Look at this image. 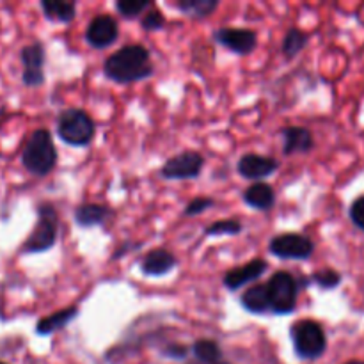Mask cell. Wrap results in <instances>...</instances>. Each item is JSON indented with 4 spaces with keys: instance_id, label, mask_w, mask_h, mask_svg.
<instances>
[{
    "instance_id": "cell-13",
    "label": "cell",
    "mask_w": 364,
    "mask_h": 364,
    "mask_svg": "<svg viewBox=\"0 0 364 364\" xmlns=\"http://www.w3.org/2000/svg\"><path fill=\"white\" fill-rule=\"evenodd\" d=\"M267 269H269V263L262 258H256L252 262H247L244 265L233 267V269L228 270L223 277V284L230 291H238L245 284L258 281L267 272Z\"/></svg>"
},
{
    "instance_id": "cell-30",
    "label": "cell",
    "mask_w": 364,
    "mask_h": 364,
    "mask_svg": "<svg viewBox=\"0 0 364 364\" xmlns=\"http://www.w3.org/2000/svg\"><path fill=\"white\" fill-rule=\"evenodd\" d=\"M162 354L171 359H185L188 355V348L180 343H169L166 348H164Z\"/></svg>"
},
{
    "instance_id": "cell-21",
    "label": "cell",
    "mask_w": 364,
    "mask_h": 364,
    "mask_svg": "<svg viewBox=\"0 0 364 364\" xmlns=\"http://www.w3.org/2000/svg\"><path fill=\"white\" fill-rule=\"evenodd\" d=\"M174 6L185 16L205 20V18L212 16L215 13L217 7H219V0H178Z\"/></svg>"
},
{
    "instance_id": "cell-7",
    "label": "cell",
    "mask_w": 364,
    "mask_h": 364,
    "mask_svg": "<svg viewBox=\"0 0 364 364\" xmlns=\"http://www.w3.org/2000/svg\"><path fill=\"white\" fill-rule=\"evenodd\" d=\"M205 167V159L198 151H181L171 156L160 167V176L169 181H187L196 180Z\"/></svg>"
},
{
    "instance_id": "cell-27",
    "label": "cell",
    "mask_w": 364,
    "mask_h": 364,
    "mask_svg": "<svg viewBox=\"0 0 364 364\" xmlns=\"http://www.w3.org/2000/svg\"><path fill=\"white\" fill-rule=\"evenodd\" d=\"M166 23H167L166 16H164V13L156 6H153L151 9H149L148 13H146L144 16L141 18L142 28H144V31H148V32L162 31V28L166 27Z\"/></svg>"
},
{
    "instance_id": "cell-35",
    "label": "cell",
    "mask_w": 364,
    "mask_h": 364,
    "mask_svg": "<svg viewBox=\"0 0 364 364\" xmlns=\"http://www.w3.org/2000/svg\"><path fill=\"white\" fill-rule=\"evenodd\" d=\"M0 364H6V363H2V361H0Z\"/></svg>"
},
{
    "instance_id": "cell-22",
    "label": "cell",
    "mask_w": 364,
    "mask_h": 364,
    "mask_svg": "<svg viewBox=\"0 0 364 364\" xmlns=\"http://www.w3.org/2000/svg\"><path fill=\"white\" fill-rule=\"evenodd\" d=\"M191 352L199 364H217L223 361L220 345L215 340H208V338H201V340L194 341Z\"/></svg>"
},
{
    "instance_id": "cell-25",
    "label": "cell",
    "mask_w": 364,
    "mask_h": 364,
    "mask_svg": "<svg viewBox=\"0 0 364 364\" xmlns=\"http://www.w3.org/2000/svg\"><path fill=\"white\" fill-rule=\"evenodd\" d=\"M242 233V223L237 219H223L215 220L210 226H206V237H237Z\"/></svg>"
},
{
    "instance_id": "cell-11",
    "label": "cell",
    "mask_w": 364,
    "mask_h": 364,
    "mask_svg": "<svg viewBox=\"0 0 364 364\" xmlns=\"http://www.w3.org/2000/svg\"><path fill=\"white\" fill-rule=\"evenodd\" d=\"M279 166V160L274 159V156L259 155V153H245L237 162V171L244 180L258 183V181L276 174Z\"/></svg>"
},
{
    "instance_id": "cell-19",
    "label": "cell",
    "mask_w": 364,
    "mask_h": 364,
    "mask_svg": "<svg viewBox=\"0 0 364 364\" xmlns=\"http://www.w3.org/2000/svg\"><path fill=\"white\" fill-rule=\"evenodd\" d=\"M78 316V306H70V308H64L60 311L52 313V315L45 316V318L39 320L36 323V334L39 336H50L53 333H59L70 322H73Z\"/></svg>"
},
{
    "instance_id": "cell-18",
    "label": "cell",
    "mask_w": 364,
    "mask_h": 364,
    "mask_svg": "<svg viewBox=\"0 0 364 364\" xmlns=\"http://www.w3.org/2000/svg\"><path fill=\"white\" fill-rule=\"evenodd\" d=\"M240 304L251 315H267V313H270V299L269 290H267V283L249 287L242 294Z\"/></svg>"
},
{
    "instance_id": "cell-12",
    "label": "cell",
    "mask_w": 364,
    "mask_h": 364,
    "mask_svg": "<svg viewBox=\"0 0 364 364\" xmlns=\"http://www.w3.org/2000/svg\"><path fill=\"white\" fill-rule=\"evenodd\" d=\"M117 38H119V25L110 14H98L89 21L85 28V41L96 50L109 48L112 43L117 41Z\"/></svg>"
},
{
    "instance_id": "cell-31",
    "label": "cell",
    "mask_w": 364,
    "mask_h": 364,
    "mask_svg": "<svg viewBox=\"0 0 364 364\" xmlns=\"http://www.w3.org/2000/svg\"><path fill=\"white\" fill-rule=\"evenodd\" d=\"M142 244H132V242H124V244H121L119 247L116 249V252H114V259H119L121 256L127 255V252H130L132 249H141Z\"/></svg>"
},
{
    "instance_id": "cell-5",
    "label": "cell",
    "mask_w": 364,
    "mask_h": 364,
    "mask_svg": "<svg viewBox=\"0 0 364 364\" xmlns=\"http://www.w3.org/2000/svg\"><path fill=\"white\" fill-rule=\"evenodd\" d=\"M295 355L302 361H315L327 350V336L323 327L315 320H299L290 329Z\"/></svg>"
},
{
    "instance_id": "cell-8",
    "label": "cell",
    "mask_w": 364,
    "mask_h": 364,
    "mask_svg": "<svg viewBox=\"0 0 364 364\" xmlns=\"http://www.w3.org/2000/svg\"><path fill=\"white\" fill-rule=\"evenodd\" d=\"M270 255L279 259H309L315 252V244L309 237L301 233H281L270 240Z\"/></svg>"
},
{
    "instance_id": "cell-23",
    "label": "cell",
    "mask_w": 364,
    "mask_h": 364,
    "mask_svg": "<svg viewBox=\"0 0 364 364\" xmlns=\"http://www.w3.org/2000/svg\"><path fill=\"white\" fill-rule=\"evenodd\" d=\"M308 43H309L308 32L301 31V28L297 27H291L283 38V45H281L283 55L287 57V59H294V57H297L299 53L308 46Z\"/></svg>"
},
{
    "instance_id": "cell-9",
    "label": "cell",
    "mask_w": 364,
    "mask_h": 364,
    "mask_svg": "<svg viewBox=\"0 0 364 364\" xmlns=\"http://www.w3.org/2000/svg\"><path fill=\"white\" fill-rule=\"evenodd\" d=\"M20 60L23 71H21V84L25 87H41L45 84V63L46 50L41 41H34L23 46L20 52Z\"/></svg>"
},
{
    "instance_id": "cell-29",
    "label": "cell",
    "mask_w": 364,
    "mask_h": 364,
    "mask_svg": "<svg viewBox=\"0 0 364 364\" xmlns=\"http://www.w3.org/2000/svg\"><path fill=\"white\" fill-rule=\"evenodd\" d=\"M350 220L355 228L364 231V196H359L350 206Z\"/></svg>"
},
{
    "instance_id": "cell-10",
    "label": "cell",
    "mask_w": 364,
    "mask_h": 364,
    "mask_svg": "<svg viewBox=\"0 0 364 364\" xmlns=\"http://www.w3.org/2000/svg\"><path fill=\"white\" fill-rule=\"evenodd\" d=\"M213 41L237 55H249L258 46V34L245 27H220L213 32Z\"/></svg>"
},
{
    "instance_id": "cell-24",
    "label": "cell",
    "mask_w": 364,
    "mask_h": 364,
    "mask_svg": "<svg viewBox=\"0 0 364 364\" xmlns=\"http://www.w3.org/2000/svg\"><path fill=\"white\" fill-rule=\"evenodd\" d=\"M155 6L149 0H117L114 4L117 13L124 18V20H139V18L144 16L151 7Z\"/></svg>"
},
{
    "instance_id": "cell-20",
    "label": "cell",
    "mask_w": 364,
    "mask_h": 364,
    "mask_svg": "<svg viewBox=\"0 0 364 364\" xmlns=\"http://www.w3.org/2000/svg\"><path fill=\"white\" fill-rule=\"evenodd\" d=\"M43 14L48 21L55 23H71L77 16V2H68V0H41Z\"/></svg>"
},
{
    "instance_id": "cell-4",
    "label": "cell",
    "mask_w": 364,
    "mask_h": 364,
    "mask_svg": "<svg viewBox=\"0 0 364 364\" xmlns=\"http://www.w3.org/2000/svg\"><path fill=\"white\" fill-rule=\"evenodd\" d=\"M57 135L73 148H85L96 135V123L85 110L66 109L57 117Z\"/></svg>"
},
{
    "instance_id": "cell-28",
    "label": "cell",
    "mask_w": 364,
    "mask_h": 364,
    "mask_svg": "<svg viewBox=\"0 0 364 364\" xmlns=\"http://www.w3.org/2000/svg\"><path fill=\"white\" fill-rule=\"evenodd\" d=\"M213 206V199L212 198H194L191 199L187 206L183 210L185 217H194V215H201L203 212H206L208 208Z\"/></svg>"
},
{
    "instance_id": "cell-26",
    "label": "cell",
    "mask_w": 364,
    "mask_h": 364,
    "mask_svg": "<svg viewBox=\"0 0 364 364\" xmlns=\"http://www.w3.org/2000/svg\"><path fill=\"white\" fill-rule=\"evenodd\" d=\"M306 281L311 284H316L322 290H334V288H338L341 284V274L333 269H322L318 272L311 274Z\"/></svg>"
},
{
    "instance_id": "cell-32",
    "label": "cell",
    "mask_w": 364,
    "mask_h": 364,
    "mask_svg": "<svg viewBox=\"0 0 364 364\" xmlns=\"http://www.w3.org/2000/svg\"><path fill=\"white\" fill-rule=\"evenodd\" d=\"M345 364H364V361H348V363H345Z\"/></svg>"
},
{
    "instance_id": "cell-16",
    "label": "cell",
    "mask_w": 364,
    "mask_h": 364,
    "mask_svg": "<svg viewBox=\"0 0 364 364\" xmlns=\"http://www.w3.org/2000/svg\"><path fill=\"white\" fill-rule=\"evenodd\" d=\"M110 215H112V210L107 205H102V203H82L75 208L73 213L75 223L84 228V230L103 226Z\"/></svg>"
},
{
    "instance_id": "cell-17",
    "label": "cell",
    "mask_w": 364,
    "mask_h": 364,
    "mask_svg": "<svg viewBox=\"0 0 364 364\" xmlns=\"http://www.w3.org/2000/svg\"><path fill=\"white\" fill-rule=\"evenodd\" d=\"M242 198H244V203L249 208L258 210V212H269L276 205V191L267 181L249 185Z\"/></svg>"
},
{
    "instance_id": "cell-6",
    "label": "cell",
    "mask_w": 364,
    "mask_h": 364,
    "mask_svg": "<svg viewBox=\"0 0 364 364\" xmlns=\"http://www.w3.org/2000/svg\"><path fill=\"white\" fill-rule=\"evenodd\" d=\"M267 290L270 299V313L272 315H290L297 308L299 281L287 270L272 274L267 281Z\"/></svg>"
},
{
    "instance_id": "cell-3",
    "label": "cell",
    "mask_w": 364,
    "mask_h": 364,
    "mask_svg": "<svg viewBox=\"0 0 364 364\" xmlns=\"http://www.w3.org/2000/svg\"><path fill=\"white\" fill-rule=\"evenodd\" d=\"M59 213H57L55 206L50 201L39 203L38 220L21 247V255H41V252L55 247L57 238H59Z\"/></svg>"
},
{
    "instance_id": "cell-2",
    "label": "cell",
    "mask_w": 364,
    "mask_h": 364,
    "mask_svg": "<svg viewBox=\"0 0 364 364\" xmlns=\"http://www.w3.org/2000/svg\"><path fill=\"white\" fill-rule=\"evenodd\" d=\"M21 164L25 171L34 176H48L57 166V148L52 141V134L46 128H38L31 134L23 151Z\"/></svg>"
},
{
    "instance_id": "cell-15",
    "label": "cell",
    "mask_w": 364,
    "mask_h": 364,
    "mask_svg": "<svg viewBox=\"0 0 364 364\" xmlns=\"http://www.w3.org/2000/svg\"><path fill=\"white\" fill-rule=\"evenodd\" d=\"M283 135V155H306L315 148V139L309 128L306 127H284L281 128Z\"/></svg>"
},
{
    "instance_id": "cell-1",
    "label": "cell",
    "mask_w": 364,
    "mask_h": 364,
    "mask_svg": "<svg viewBox=\"0 0 364 364\" xmlns=\"http://www.w3.org/2000/svg\"><path fill=\"white\" fill-rule=\"evenodd\" d=\"M103 75L116 84L130 85L151 78L155 75V64L151 63L149 50L134 43L121 46L107 57L103 63Z\"/></svg>"
},
{
    "instance_id": "cell-34",
    "label": "cell",
    "mask_w": 364,
    "mask_h": 364,
    "mask_svg": "<svg viewBox=\"0 0 364 364\" xmlns=\"http://www.w3.org/2000/svg\"><path fill=\"white\" fill-rule=\"evenodd\" d=\"M188 364H199V363H188Z\"/></svg>"
},
{
    "instance_id": "cell-33",
    "label": "cell",
    "mask_w": 364,
    "mask_h": 364,
    "mask_svg": "<svg viewBox=\"0 0 364 364\" xmlns=\"http://www.w3.org/2000/svg\"><path fill=\"white\" fill-rule=\"evenodd\" d=\"M217 364H231V363H228V361H219Z\"/></svg>"
},
{
    "instance_id": "cell-14",
    "label": "cell",
    "mask_w": 364,
    "mask_h": 364,
    "mask_svg": "<svg viewBox=\"0 0 364 364\" xmlns=\"http://www.w3.org/2000/svg\"><path fill=\"white\" fill-rule=\"evenodd\" d=\"M178 267L176 256L164 247H156L149 251L148 255L142 256L139 269L148 277H164L173 272Z\"/></svg>"
}]
</instances>
